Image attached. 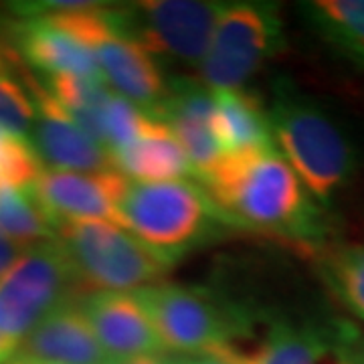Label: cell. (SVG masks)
<instances>
[{"label":"cell","instance_id":"6da1fadb","mask_svg":"<svg viewBox=\"0 0 364 364\" xmlns=\"http://www.w3.org/2000/svg\"><path fill=\"white\" fill-rule=\"evenodd\" d=\"M203 184L225 219L298 243L322 237L320 208L275 146L223 154Z\"/></svg>","mask_w":364,"mask_h":364},{"label":"cell","instance_id":"7a4b0ae2","mask_svg":"<svg viewBox=\"0 0 364 364\" xmlns=\"http://www.w3.org/2000/svg\"><path fill=\"white\" fill-rule=\"evenodd\" d=\"M267 114L277 152L314 200L330 205L354 172L356 156L346 134L316 102L284 87Z\"/></svg>","mask_w":364,"mask_h":364},{"label":"cell","instance_id":"3957f363","mask_svg":"<svg viewBox=\"0 0 364 364\" xmlns=\"http://www.w3.org/2000/svg\"><path fill=\"white\" fill-rule=\"evenodd\" d=\"M221 219L205 188L191 182H130L119 225L158 257L172 261L213 233Z\"/></svg>","mask_w":364,"mask_h":364},{"label":"cell","instance_id":"277c9868","mask_svg":"<svg viewBox=\"0 0 364 364\" xmlns=\"http://www.w3.org/2000/svg\"><path fill=\"white\" fill-rule=\"evenodd\" d=\"M57 241L65 251L79 286L90 287L91 291L136 294L160 284L172 265L112 223H63L57 227Z\"/></svg>","mask_w":364,"mask_h":364},{"label":"cell","instance_id":"5b68a950","mask_svg":"<svg viewBox=\"0 0 364 364\" xmlns=\"http://www.w3.org/2000/svg\"><path fill=\"white\" fill-rule=\"evenodd\" d=\"M77 287V277L57 239L25 249L0 279V332L21 348L43 318L79 298Z\"/></svg>","mask_w":364,"mask_h":364},{"label":"cell","instance_id":"8992f818","mask_svg":"<svg viewBox=\"0 0 364 364\" xmlns=\"http://www.w3.org/2000/svg\"><path fill=\"white\" fill-rule=\"evenodd\" d=\"M282 43L277 9L261 2L225 4L207 55L200 83L210 91L243 90Z\"/></svg>","mask_w":364,"mask_h":364},{"label":"cell","instance_id":"52a82bcc","mask_svg":"<svg viewBox=\"0 0 364 364\" xmlns=\"http://www.w3.org/2000/svg\"><path fill=\"white\" fill-rule=\"evenodd\" d=\"M162 348L208 354L237 332V318L205 289L160 282L136 291Z\"/></svg>","mask_w":364,"mask_h":364},{"label":"cell","instance_id":"ba28073f","mask_svg":"<svg viewBox=\"0 0 364 364\" xmlns=\"http://www.w3.org/2000/svg\"><path fill=\"white\" fill-rule=\"evenodd\" d=\"M223 2L150 0L126 9L132 33L154 57L166 55L200 67L223 13Z\"/></svg>","mask_w":364,"mask_h":364},{"label":"cell","instance_id":"9c48e42d","mask_svg":"<svg viewBox=\"0 0 364 364\" xmlns=\"http://www.w3.org/2000/svg\"><path fill=\"white\" fill-rule=\"evenodd\" d=\"M130 181L117 170L71 172L45 168L35 182L39 203L55 229L63 223L102 221L119 225V207Z\"/></svg>","mask_w":364,"mask_h":364},{"label":"cell","instance_id":"30bf717a","mask_svg":"<svg viewBox=\"0 0 364 364\" xmlns=\"http://www.w3.org/2000/svg\"><path fill=\"white\" fill-rule=\"evenodd\" d=\"M26 85L37 107V119L31 132V144L39 154L45 168L71 172H100L116 170L109 152L93 142L65 109L55 102L43 79L28 67Z\"/></svg>","mask_w":364,"mask_h":364},{"label":"cell","instance_id":"8fae6325","mask_svg":"<svg viewBox=\"0 0 364 364\" xmlns=\"http://www.w3.org/2000/svg\"><path fill=\"white\" fill-rule=\"evenodd\" d=\"M77 306L112 363L164 350L136 294L90 291L79 296Z\"/></svg>","mask_w":364,"mask_h":364},{"label":"cell","instance_id":"7c38bea8","mask_svg":"<svg viewBox=\"0 0 364 364\" xmlns=\"http://www.w3.org/2000/svg\"><path fill=\"white\" fill-rule=\"evenodd\" d=\"M11 31V45L41 77L104 79L90 47L49 14H26L13 23Z\"/></svg>","mask_w":364,"mask_h":364},{"label":"cell","instance_id":"4fadbf2b","mask_svg":"<svg viewBox=\"0 0 364 364\" xmlns=\"http://www.w3.org/2000/svg\"><path fill=\"white\" fill-rule=\"evenodd\" d=\"M158 119L166 122L193 166V174L203 182L221 160L223 148L215 132L213 91L203 83L181 79L170 83L166 104Z\"/></svg>","mask_w":364,"mask_h":364},{"label":"cell","instance_id":"5bb4252c","mask_svg":"<svg viewBox=\"0 0 364 364\" xmlns=\"http://www.w3.org/2000/svg\"><path fill=\"white\" fill-rule=\"evenodd\" d=\"M16 356L55 364H112L77 299L43 318L23 340Z\"/></svg>","mask_w":364,"mask_h":364},{"label":"cell","instance_id":"9a60e30c","mask_svg":"<svg viewBox=\"0 0 364 364\" xmlns=\"http://www.w3.org/2000/svg\"><path fill=\"white\" fill-rule=\"evenodd\" d=\"M334 344L324 332L291 324H273L261 338L251 340L235 332L227 342L208 354L229 364H316Z\"/></svg>","mask_w":364,"mask_h":364},{"label":"cell","instance_id":"2e32d148","mask_svg":"<svg viewBox=\"0 0 364 364\" xmlns=\"http://www.w3.org/2000/svg\"><path fill=\"white\" fill-rule=\"evenodd\" d=\"M114 168L130 182H178L195 176L186 152L168 124L152 117L148 128L128 146L109 154Z\"/></svg>","mask_w":364,"mask_h":364},{"label":"cell","instance_id":"e0dca14e","mask_svg":"<svg viewBox=\"0 0 364 364\" xmlns=\"http://www.w3.org/2000/svg\"><path fill=\"white\" fill-rule=\"evenodd\" d=\"M215 132L223 154L275 146L269 114L255 93L243 90L213 91Z\"/></svg>","mask_w":364,"mask_h":364},{"label":"cell","instance_id":"ac0fdd59","mask_svg":"<svg viewBox=\"0 0 364 364\" xmlns=\"http://www.w3.org/2000/svg\"><path fill=\"white\" fill-rule=\"evenodd\" d=\"M301 9L316 35L332 51L364 69V0H316Z\"/></svg>","mask_w":364,"mask_h":364},{"label":"cell","instance_id":"d6986e66","mask_svg":"<svg viewBox=\"0 0 364 364\" xmlns=\"http://www.w3.org/2000/svg\"><path fill=\"white\" fill-rule=\"evenodd\" d=\"M0 231L23 249L57 239V229L39 203L35 186L0 188Z\"/></svg>","mask_w":364,"mask_h":364},{"label":"cell","instance_id":"ffe728a7","mask_svg":"<svg viewBox=\"0 0 364 364\" xmlns=\"http://www.w3.org/2000/svg\"><path fill=\"white\" fill-rule=\"evenodd\" d=\"M28 67L11 41L0 39V128L31 138L37 107L26 85Z\"/></svg>","mask_w":364,"mask_h":364},{"label":"cell","instance_id":"44dd1931","mask_svg":"<svg viewBox=\"0 0 364 364\" xmlns=\"http://www.w3.org/2000/svg\"><path fill=\"white\" fill-rule=\"evenodd\" d=\"M326 279L340 301L364 320V245H346L326 259Z\"/></svg>","mask_w":364,"mask_h":364},{"label":"cell","instance_id":"7402d4cb","mask_svg":"<svg viewBox=\"0 0 364 364\" xmlns=\"http://www.w3.org/2000/svg\"><path fill=\"white\" fill-rule=\"evenodd\" d=\"M45 170L28 138L0 128V188L35 186Z\"/></svg>","mask_w":364,"mask_h":364},{"label":"cell","instance_id":"603a6c76","mask_svg":"<svg viewBox=\"0 0 364 364\" xmlns=\"http://www.w3.org/2000/svg\"><path fill=\"white\" fill-rule=\"evenodd\" d=\"M152 116L142 112L138 105L128 102L126 97L112 93L109 102L105 105L104 114V132H105V148L107 152H116L119 148L134 142L142 134Z\"/></svg>","mask_w":364,"mask_h":364},{"label":"cell","instance_id":"cb8c5ba5","mask_svg":"<svg viewBox=\"0 0 364 364\" xmlns=\"http://www.w3.org/2000/svg\"><path fill=\"white\" fill-rule=\"evenodd\" d=\"M23 253H25V249L0 231V279H2L4 273L13 267Z\"/></svg>","mask_w":364,"mask_h":364},{"label":"cell","instance_id":"d4e9b609","mask_svg":"<svg viewBox=\"0 0 364 364\" xmlns=\"http://www.w3.org/2000/svg\"><path fill=\"white\" fill-rule=\"evenodd\" d=\"M316 364H358V363H356V358H354L346 348L332 346L330 350H326L324 354H322V358H320Z\"/></svg>","mask_w":364,"mask_h":364},{"label":"cell","instance_id":"484cf974","mask_svg":"<svg viewBox=\"0 0 364 364\" xmlns=\"http://www.w3.org/2000/svg\"><path fill=\"white\" fill-rule=\"evenodd\" d=\"M18 354V346L0 332V364H11Z\"/></svg>","mask_w":364,"mask_h":364},{"label":"cell","instance_id":"4316f807","mask_svg":"<svg viewBox=\"0 0 364 364\" xmlns=\"http://www.w3.org/2000/svg\"><path fill=\"white\" fill-rule=\"evenodd\" d=\"M112 364H172L166 358H162L160 354H144V356H134L128 360H117Z\"/></svg>","mask_w":364,"mask_h":364},{"label":"cell","instance_id":"83f0119b","mask_svg":"<svg viewBox=\"0 0 364 364\" xmlns=\"http://www.w3.org/2000/svg\"><path fill=\"white\" fill-rule=\"evenodd\" d=\"M178 364H229L227 360H223L215 354H198L195 358H188V360H182Z\"/></svg>","mask_w":364,"mask_h":364},{"label":"cell","instance_id":"f1b7e54d","mask_svg":"<svg viewBox=\"0 0 364 364\" xmlns=\"http://www.w3.org/2000/svg\"><path fill=\"white\" fill-rule=\"evenodd\" d=\"M11 364H55V363H45V360H33V358H23V356H16Z\"/></svg>","mask_w":364,"mask_h":364}]
</instances>
